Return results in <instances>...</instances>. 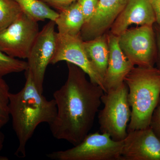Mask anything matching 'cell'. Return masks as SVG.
Instances as JSON below:
<instances>
[{
  "instance_id": "1",
  "label": "cell",
  "mask_w": 160,
  "mask_h": 160,
  "mask_svg": "<svg viewBox=\"0 0 160 160\" xmlns=\"http://www.w3.org/2000/svg\"><path fill=\"white\" fill-rule=\"evenodd\" d=\"M66 63L68 77L65 84L53 92L57 112L49 126L55 138L75 146L92 128L104 91L87 80V74L82 69Z\"/></svg>"
},
{
  "instance_id": "14",
  "label": "cell",
  "mask_w": 160,
  "mask_h": 160,
  "mask_svg": "<svg viewBox=\"0 0 160 160\" xmlns=\"http://www.w3.org/2000/svg\"><path fill=\"white\" fill-rule=\"evenodd\" d=\"M84 46L92 66L104 81L109 53L107 32L89 41H84Z\"/></svg>"
},
{
  "instance_id": "16",
  "label": "cell",
  "mask_w": 160,
  "mask_h": 160,
  "mask_svg": "<svg viewBox=\"0 0 160 160\" xmlns=\"http://www.w3.org/2000/svg\"><path fill=\"white\" fill-rule=\"evenodd\" d=\"M19 5L23 13L36 22L55 21L59 12L40 0H15Z\"/></svg>"
},
{
  "instance_id": "3",
  "label": "cell",
  "mask_w": 160,
  "mask_h": 160,
  "mask_svg": "<svg viewBox=\"0 0 160 160\" xmlns=\"http://www.w3.org/2000/svg\"><path fill=\"white\" fill-rule=\"evenodd\" d=\"M129 89L131 110L127 132L149 127L160 102V70L157 67L134 66L124 80Z\"/></svg>"
},
{
  "instance_id": "9",
  "label": "cell",
  "mask_w": 160,
  "mask_h": 160,
  "mask_svg": "<svg viewBox=\"0 0 160 160\" xmlns=\"http://www.w3.org/2000/svg\"><path fill=\"white\" fill-rule=\"evenodd\" d=\"M54 21H49L39 31L27 58L28 69L35 85L43 93L44 78L47 66L50 63L56 47Z\"/></svg>"
},
{
  "instance_id": "25",
  "label": "cell",
  "mask_w": 160,
  "mask_h": 160,
  "mask_svg": "<svg viewBox=\"0 0 160 160\" xmlns=\"http://www.w3.org/2000/svg\"><path fill=\"white\" fill-rule=\"evenodd\" d=\"M5 135L2 132L0 131V152L2 150L5 142Z\"/></svg>"
},
{
  "instance_id": "17",
  "label": "cell",
  "mask_w": 160,
  "mask_h": 160,
  "mask_svg": "<svg viewBox=\"0 0 160 160\" xmlns=\"http://www.w3.org/2000/svg\"><path fill=\"white\" fill-rule=\"evenodd\" d=\"M22 12L15 0H0V32L10 26Z\"/></svg>"
},
{
  "instance_id": "12",
  "label": "cell",
  "mask_w": 160,
  "mask_h": 160,
  "mask_svg": "<svg viewBox=\"0 0 160 160\" xmlns=\"http://www.w3.org/2000/svg\"><path fill=\"white\" fill-rule=\"evenodd\" d=\"M155 23V16L151 0H129L109 31L118 37L132 25L153 26Z\"/></svg>"
},
{
  "instance_id": "15",
  "label": "cell",
  "mask_w": 160,
  "mask_h": 160,
  "mask_svg": "<svg viewBox=\"0 0 160 160\" xmlns=\"http://www.w3.org/2000/svg\"><path fill=\"white\" fill-rule=\"evenodd\" d=\"M58 32L71 36L80 35L85 18L77 1L59 12L55 21Z\"/></svg>"
},
{
  "instance_id": "10",
  "label": "cell",
  "mask_w": 160,
  "mask_h": 160,
  "mask_svg": "<svg viewBox=\"0 0 160 160\" xmlns=\"http://www.w3.org/2000/svg\"><path fill=\"white\" fill-rule=\"evenodd\" d=\"M122 160H160V141L150 127L128 132Z\"/></svg>"
},
{
  "instance_id": "5",
  "label": "cell",
  "mask_w": 160,
  "mask_h": 160,
  "mask_svg": "<svg viewBox=\"0 0 160 160\" xmlns=\"http://www.w3.org/2000/svg\"><path fill=\"white\" fill-rule=\"evenodd\" d=\"M123 141L112 139L109 134L88 133L81 142L66 150L46 154L53 160H122Z\"/></svg>"
},
{
  "instance_id": "18",
  "label": "cell",
  "mask_w": 160,
  "mask_h": 160,
  "mask_svg": "<svg viewBox=\"0 0 160 160\" xmlns=\"http://www.w3.org/2000/svg\"><path fill=\"white\" fill-rule=\"evenodd\" d=\"M27 69V62L11 57L0 50V78L11 73L26 71Z\"/></svg>"
},
{
  "instance_id": "22",
  "label": "cell",
  "mask_w": 160,
  "mask_h": 160,
  "mask_svg": "<svg viewBox=\"0 0 160 160\" xmlns=\"http://www.w3.org/2000/svg\"><path fill=\"white\" fill-rule=\"evenodd\" d=\"M59 12L70 6L77 0H40Z\"/></svg>"
},
{
  "instance_id": "24",
  "label": "cell",
  "mask_w": 160,
  "mask_h": 160,
  "mask_svg": "<svg viewBox=\"0 0 160 160\" xmlns=\"http://www.w3.org/2000/svg\"><path fill=\"white\" fill-rule=\"evenodd\" d=\"M151 2L155 16V24L160 27V0H151Z\"/></svg>"
},
{
  "instance_id": "20",
  "label": "cell",
  "mask_w": 160,
  "mask_h": 160,
  "mask_svg": "<svg viewBox=\"0 0 160 160\" xmlns=\"http://www.w3.org/2000/svg\"><path fill=\"white\" fill-rule=\"evenodd\" d=\"M82 12L85 23L89 22L97 10L99 0H77Z\"/></svg>"
},
{
  "instance_id": "11",
  "label": "cell",
  "mask_w": 160,
  "mask_h": 160,
  "mask_svg": "<svg viewBox=\"0 0 160 160\" xmlns=\"http://www.w3.org/2000/svg\"><path fill=\"white\" fill-rule=\"evenodd\" d=\"M129 0H99L97 10L84 24L80 35L83 41L92 39L108 32Z\"/></svg>"
},
{
  "instance_id": "21",
  "label": "cell",
  "mask_w": 160,
  "mask_h": 160,
  "mask_svg": "<svg viewBox=\"0 0 160 160\" xmlns=\"http://www.w3.org/2000/svg\"><path fill=\"white\" fill-rule=\"evenodd\" d=\"M149 127L160 141V102L152 116Z\"/></svg>"
},
{
  "instance_id": "23",
  "label": "cell",
  "mask_w": 160,
  "mask_h": 160,
  "mask_svg": "<svg viewBox=\"0 0 160 160\" xmlns=\"http://www.w3.org/2000/svg\"><path fill=\"white\" fill-rule=\"evenodd\" d=\"M156 38L157 47V55L156 63L158 69L160 70V27L155 24L154 26Z\"/></svg>"
},
{
  "instance_id": "13",
  "label": "cell",
  "mask_w": 160,
  "mask_h": 160,
  "mask_svg": "<svg viewBox=\"0 0 160 160\" xmlns=\"http://www.w3.org/2000/svg\"><path fill=\"white\" fill-rule=\"evenodd\" d=\"M109 58L104 78V92L117 89L124 82L127 74L134 67L120 48L118 37L107 32Z\"/></svg>"
},
{
  "instance_id": "19",
  "label": "cell",
  "mask_w": 160,
  "mask_h": 160,
  "mask_svg": "<svg viewBox=\"0 0 160 160\" xmlns=\"http://www.w3.org/2000/svg\"><path fill=\"white\" fill-rule=\"evenodd\" d=\"M9 87L3 78H0V129L9 122Z\"/></svg>"
},
{
  "instance_id": "6",
  "label": "cell",
  "mask_w": 160,
  "mask_h": 160,
  "mask_svg": "<svg viewBox=\"0 0 160 160\" xmlns=\"http://www.w3.org/2000/svg\"><path fill=\"white\" fill-rule=\"evenodd\" d=\"M120 48L135 66L154 67L157 55L153 26L129 28L118 37Z\"/></svg>"
},
{
  "instance_id": "2",
  "label": "cell",
  "mask_w": 160,
  "mask_h": 160,
  "mask_svg": "<svg viewBox=\"0 0 160 160\" xmlns=\"http://www.w3.org/2000/svg\"><path fill=\"white\" fill-rule=\"evenodd\" d=\"M26 82L16 93L9 94V113L12 128L18 141L15 154L19 158L26 155V146L42 123H52L57 114L54 99L49 100L35 85L30 72L25 71Z\"/></svg>"
},
{
  "instance_id": "7",
  "label": "cell",
  "mask_w": 160,
  "mask_h": 160,
  "mask_svg": "<svg viewBox=\"0 0 160 160\" xmlns=\"http://www.w3.org/2000/svg\"><path fill=\"white\" fill-rule=\"evenodd\" d=\"M38 22L22 13L0 32V50L18 59H27L39 32Z\"/></svg>"
},
{
  "instance_id": "8",
  "label": "cell",
  "mask_w": 160,
  "mask_h": 160,
  "mask_svg": "<svg viewBox=\"0 0 160 160\" xmlns=\"http://www.w3.org/2000/svg\"><path fill=\"white\" fill-rule=\"evenodd\" d=\"M65 61L82 69L92 82L101 86L104 91L103 79L92 66L87 55L81 35L71 36L56 33V47L50 64Z\"/></svg>"
},
{
  "instance_id": "4",
  "label": "cell",
  "mask_w": 160,
  "mask_h": 160,
  "mask_svg": "<svg viewBox=\"0 0 160 160\" xmlns=\"http://www.w3.org/2000/svg\"><path fill=\"white\" fill-rule=\"evenodd\" d=\"M128 93V86L124 82L117 89L104 92L102 97L104 107L98 116L100 131L109 134L114 141H123L128 134L131 114Z\"/></svg>"
}]
</instances>
